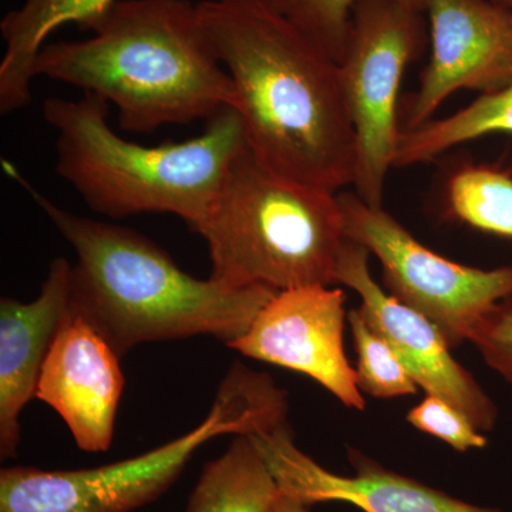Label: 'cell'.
<instances>
[{
	"label": "cell",
	"mask_w": 512,
	"mask_h": 512,
	"mask_svg": "<svg viewBox=\"0 0 512 512\" xmlns=\"http://www.w3.org/2000/svg\"><path fill=\"white\" fill-rule=\"evenodd\" d=\"M198 9L254 156L298 183L353 185L356 137L339 64L266 0H202Z\"/></svg>",
	"instance_id": "6da1fadb"
},
{
	"label": "cell",
	"mask_w": 512,
	"mask_h": 512,
	"mask_svg": "<svg viewBox=\"0 0 512 512\" xmlns=\"http://www.w3.org/2000/svg\"><path fill=\"white\" fill-rule=\"evenodd\" d=\"M83 30L93 35L46 43L35 76L72 84L113 104L123 130L151 133L234 109V83L198 5L119 0Z\"/></svg>",
	"instance_id": "7a4b0ae2"
},
{
	"label": "cell",
	"mask_w": 512,
	"mask_h": 512,
	"mask_svg": "<svg viewBox=\"0 0 512 512\" xmlns=\"http://www.w3.org/2000/svg\"><path fill=\"white\" fill-rule=\"evenodd\" d=\"M3 167L76 252L72 315L86 320L120 357L146 343L194 336L228 346L278 292L194 278L144 235L64 210L18 168L8 161Z\"/></svg>",
	"instance_id": "3957f363"
},
{
	"label": "cell",
	"mask_w": 512,
	"mask_h": 512,
	"mask_svg": "<svg viewBox=\"0 0 512 512\" xmlns=\"http://www.w3.org/2000/svg\"><path fill=\"white\" fill-rule=\"evenodd\" d=\"M107 116L109 103L90 93L43 103V117L57 133V174L97 214L116 220L171 214L194 231L247 144L238 111L227 107L197 137L160 146L126 140Z\"/></svg>",
	"instance_id": "277c9868"
},
{
	"label": "cell",
	"mask_w": 512,
	"mask_h": 512,
	"mask_svg": "<svg viewBox=\"0 0 512 512\" xmlns=\"http://www.w3.org/2000/svg\"><path fill=\"white\" fill-rule=\"evenodd\" d=\"M194 231L207 242L211 279L275 291L336 285L346 239L338 192L275 173L247 144Z\"/></svg>",
	"instance_id": "5b68a950"
},
{
	"label": "cell",
	"mask_w": 512,
	"mask_h": 512,
	"mask_svg": "<svg viewBox=\"0 0 512 512\" xmlns=\"http://www.w3.org/2000/svg\"><path fill=\"white\" fill-rule=\"evenodd\" d=\"M288 396L264 372L235 363L207 417L184 436L116 463L77 470L0 471V512H133L157 501L215 437L256 436L286 424Z\"/></svg>",
	"instance_id": "8992f818"
},
{
	"label": "cell",
	"mask_w": 512,
	"mask_h": 512,
	"mask_svg": "<svg viewBox=\"0 0 512 512\" xmlns=\"http://www.w3.org/2000/svg\"><path fill=\"white\" fill-rule=\"evenodd\" d=\"M429 40L424 6L414 0H356L339 64L356 137L355 194L383 207L384 185L402 136L399 92L407 66Z\"/></svg>",
	"instance_id": "52a82bcc"
},
{
	"label": "cell",
	"mask_w": 512,
	"mask_h": 512,
	"mask_svg": "<svg viewBox=\"0 0 512 512\" xmlns=\"http://www.w3.org/2000/svg\"><path fill=\"white\" fill-rule=\"evenodd\" d=\"M338 198L345 237L376 256L390 295L430 319L451 348L468 342L478 320L512 298V266L457 264L420 244L383 207H370L355 192L340 191Z\"/></svg>",
	"instance_id": "ba28073f"
},
{
	"label": "cell",
	"mask_w": 512,
	"mask_h": 512,
	"mask_svg": "<svg viewBox=\"0 0 512 512\" xmlns=\"http://www.w3.org/2000/svg\"><path fill=\"white\" fill-rule=\"evenodd\" d=\"M345 292L313 285L278 291L229 348L249 359L311 377L340 403L365 410L355 367L343 346Z\"/></svg>",
	"instance_id": "9c48e42d"
},
{
	"label": "cell",
	"mask_w": 512,
	"mask_h": 512,
	"mask_svg": "<svg viewBox=\"0 0 512 512\" xmlns=\"http://www.w3.org/2000/svg\"><path fill=\"white\" fill-rule=\"evenodd\" d=\"M431 56L409 97L402 131L416 130L460 90L493 94L512 84V18L493 0H423Z\"/></svg>",
	"instance_id": "30bf717a"
},
{
	"label": "cell",
	"mask_w": 512,
	"mask_h": 512,
	"mask_svg": "<svg viewBox=\"0 0 512 512\" xmlns=\"http://www.w3.org/2000/svg\"><path fill=\"white\" fill-rule=\"evenodd\" d=\"M370 252L346 238L336 266V285L359 295L363 315L389 340L417 387L456 406L483 433L494 430L498 409L481 384L451 355L441 330L421 313L384 292L370 274Z\"/></svg>",
	"instance_id": "8fae6325"
},
{
	"label": "cell",
	"mask_w": 512,
	"mask_h": 512,
	"mask_svg": "<svg viewBox=\"0 0 512 512\" xmlns=\"http://www.w3.org/2000/svg\"><path fill=\"white\" fill-rule=\"evenodd\" d=\"M261 448L281 493L309 505L348 503L365 512H505L466 503L429 485L387 470L349 447L355 476H340L296 446L289 424L251 436Z\"/></svg>",
	"instance_id": "7c38bea8"
},
{
	"label": "cell",
	"mask_w": 512,
	"mask_h": 512,
	"mask_svg": "<svg viewBox=\"0 0 512 512\" xmlns=\"http://www.w3.org/2000/svg\"><path fill=\"white\" fill-rule=\"evenodd\" d=\"M124 390L120 356L86 320L70 315L47 356L36 399L69 427L77 447L107 451Z\"/></svg>",
	"instance_id": "4fadbf2b"
},
{
	"label": "cell",
	"mask_w": 512,
	"mask_h": 512,
	"mask_svg": "<svg viewBox=\"0 0 512 512\" xmlns=\"http://www.w3.org/2000/svg\"><path fill=\"white\" fill-rule=\"evenodd\" d=\"M73 265L53 259L32 302L0 301V457H16L20 414L36 399L37 384L57 333L72 315Z\"/></svg>",
	"instance_id": "5bb4252c"
},
{
	"label": "cell",
	"mask_w": 512,
	"mask_h": 512,
	"mask_svg": "<svg viewBox=\"0 0 512 512\" xmlns=\"http://www.w3.org/2000/svg\"><path fill=\"white\" fill-rule=\"evenodd\" d=\"M119 0H25L0 22L5 55L0 63V113L32 101L35 63L55 30L74 23L80 29Z\"/></svg>",
	"instance_id": "9a60e30c"
},
{
	"label": "cell",
	"mask_w": 512,
	"mask_h": 512,
	"mask_svg": "<svg viewBox=\"0 0 512 512\" xmlns=\"http://www.w3.org/2000/svg\"><path fill=\"white\" fill-rule=\"evenodd\" d=\"M281 495L255 440L235 436L224 454L202 468L187 512H269Z\"/></svg>",
	"instance_id": "2e32d148"
},
{
	"label": "cell",
	"mask_w": 512,
	"mask_h": 512,
	"mask_svg": "<svg viewBox=\"0 0 512 512\" xmlns=\"http://www.w3.org/2000/svg\"><path fill=\"white\" fill-rule=\"evenodd\" d=\"M491 134L512 136V84L501 92L477 97L444 119L402 131L394 167L429 163L451 148Z\"/></svg>",
	"instance_id": "e0dca14e"
},
{
	"label": "cell",
	"mask_w": 512,
	"mask_h": 512,
	"mask_svg": "<svg viewBox=\"0 0 512 512\" xmlns=\"http://www.w3.org/2000/svg\"><path fill=\"white\" fill-rule=\"evenodd\" d=\"M451 214L470 227L512 239V175L488 165H466L447 185Z\"/></svg>",
	"instance_id": "ac0fdd59"
},
{
	"label": "cell",
	"mask_w": 512,
	"mask_h": 512,
	"mask_svg": "<svg viewBox=\"0 0 512 512\" xmlns=\"http://www.w3.org/2000/svg\"><path fill=\"white\" fill-rule=\"evenodd\" d=\"M348 320L356 350L355 372L360 392L383 400L416 393L417 384L402 359L389 340L370 325L362 309L349 311Z\"/></svg>",
	"instance_id": "d6986e66"
},
{
	"label": "cell",
	"mask_w": 512,
	"mask_h": 512,
	"mask_svg": "<svg viewBox=\"0 0 512 512\" xmlns=\"http://www.w3.org/2000/svg\"><path fill=\"white\" fill-rule=\"evenodd\" d=\"M356 0H266L336 63L345 52ZM423 5V0H414Z\"/></svg>",
	"instance_id": "ffe728a7"
},
{
	"label": "cell",
	"mask_w": 512,
	"mask_h": 512,
	"mask_svg": "<svg viewBox=\"0 0 512 512\" xmlns=\"http://www.w3.org/2000/svg\"><path fill=\"white\" fill-rule=\"evenodd\" d=\"M407 421L419 431L436 437L454 450L464 453L487 447L483 431L474 426L466 414L441 397L426 394L407 414Z\"/></svg>",
	"instance_id": "44dd1931"
},
{
	"label": "cell",
	"mask_w": 512,
	"mask_h": 512,
	"mask_svg": "<svg viewBox=\"0 0 512 512\" xmlns=\"http://www.w3.org/2000/svg\"><path fill=\"white\" fill-rule=\"evenodd\" d=\"M468 342L476 346L491 369L512 384V298L498 302L485 313Z\"/></svg>",
	"instance_id": "7402d4cb"
},
{
	"label": "cell",
	"mask_w": 512,
	"mask_h": 512,
	"mask_svg": "<svg viewBox=\"0 0 512 512\" xmlns=\"http://www.w3.org/2000/svg\"><path fill=\"white\" fill-rule=\"evenodd\" d=\"M269 512H309V505L303 504L296 498L289 497V495L282 494L272 505Z\"/></svg>",
	"instance_id": "603a6c76"
},
{
	"label": "cell",
	"mask_w": 512,
	"mask_h": 512,
	"mask_svg": "<svg viewBox=\"0 0 512 512\" xmlns=\"http://www.w3.org/2000/svg\"><path fill=\"white\" fill-rule=\"evenodd\" d=\"M493 2L495 5L500 6L501 9H504L512 18V0H493Z\"/></svg>",
	"instance_id": "cb8c5ba5"
}]
</instances>
